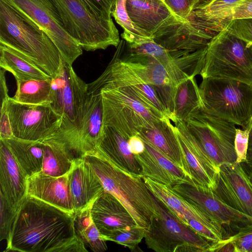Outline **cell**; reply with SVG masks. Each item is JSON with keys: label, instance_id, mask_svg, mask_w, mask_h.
I'll return each mask as SVG.
<instances>
[{"label": "cell", "instance_id": "1", "mask_svg": "<svg viewBox=\"0 0 252 252\" xmlns=\"http://www.w3.org/2000/svg\"><path fill=\"white\" fill-rule=\"evenodd\" d=\"M86 252L74 215L27 195L17 213L5 252Z\"/></svg>", "mask_w": 252, "mask_h": 252}, {"label": "cell", "instance_id": "2", "mask_svg": "<svg viewBox=\"0 0 252 252\" xmlns=\"http://www.w3.org/2000/svg\"><path fill=\"white\" fill-rule=\"evenodd\" d=\"M84 157L100 180L104 190L124 205L136 225L147 229L158 210V203L142 176L119 168L96 149Z\"/></svg>", "mask_w": 252, "mask_h": 252}, {"label": "cell", "instance_id": "3", "mask_svg": "<svg viewBox=\"0 0 252 252\" xmlns=\"http://www.w3.org/2000/svg\"><path fill=\"white\" fill-rule=\"evenodd\" d=\"M0 43L21 53L52 78L57 74L62 57L52 40L1 0Z\"/></svg>", "mask_w": 252, "mask_h": 252}, {"label": "cell", "instance_id": "4", "mask_svg": "<svg viewBox=\"0 0 252 252\" xmlns=\"http://www.w3.org/2000/svg\"><path fill=\"white\" fill-rule=\"evenodd\" d=\"M199 88L201 110L242 129L251 128L252 86L233 79L207 77L202 79Z\"/></svg>", "mask_w": 252, "mask_h": 252}, {"label": "cell", "instance_id": "5", "mask_svg": "<svg viewBox=\"0 0 252 252\" xmlns=\"http://www.w3.org/2000/svg\"><path fill=\"white\" fill-rule=\"evenodd\" d=\"M87 92L88 84L76 74L72 65L62 58L58 71L51 78L50 105L61 116L62 122L57 132L48 139L62 144L71 156Z\"/></svg>", "mask_w": 252, "mask_h": 252}, {"label": "cell", "instance_id": "6", "mask_svg": "<svg viewBox=\"0 0 252 252\" xmlns=\"http://www.w3.org/2000/svg\"><path fill=\"white\" fill-rule=\"evenodd\" d=\"M68 33L87 51L105 50L120 42L112 18L93 14L81 0H52Z\"/></svg>", "mask_w": 252, "mask_h": 252}, {"label": "cell", "instance_id": "7", "mask_svg": "<svg viewBox=\"0 0 252 252\" xmlns=\"http://www.w3.org/2000/svg\"><path fill=\"white\" fill-rule=\"evenodd\" d=\"M200 75L202 79L223 78L252 86V44L223 29L208 43Z\"/></svg>", "mask_w": 252, "mask_h": 252}, {"label": "cell", "instance_id": "8", "mask_svg": "<svg viewBox=\"0 0 252 252\" xmlns=\"http://www.w3.org/2000/svg\"><path fill=\"white\" fill-rule=\"evenodd\" d=\"M157 200L158 210L144 236L148 248L156 252H210L211 243L184 223Z\"/></svg>", "mask_w": 252, "mask_h": 252}, {"label": "cell", "instance_id": "9", "mask_svg": "<svg viewBox=\"0 0 252 252\" xmlns=\"http://www.w3.org/2000/svg\"><path fill=\"white\" fill-rule=\"evenodd\" d=\"M1 0L42 30L69 65L82 54L83 49L65 30L52 0Z\"/></svg>", "mask_w": 252, "mask_h": 252}, {"label": "cell", "instance_id": "10", "mask_svg": "<svg viewBox=\"0 0 252 252\" xmlns=\"http://www.w3.org/2000/svg\"><path fill=\"white\" fill-rule=\"evenodd\" d=\"M185 123L190 133L219 168L223 163L236 161L234 124L201 109Z\"/></svg>", "mask_w": 252, "mask_h": 252}, {"label": "cell", "instance_id": "11", "mask_svg": "<svg viewBox=\"0 0 252 252\" xmlns=\"http://www.w3.org/2000/svg\"><path fill=\"white\" fill-rule=\"evenodd\" d=\"M7 110L13 136L21 139L42 142L57 132L62 122L50 104H25L9 97Z\"/></svg>", "mask_w": 252, "mask_h": 252}, {"label": "cell", "instance_id": "12", "mask_svg": "<svg viewBox=\"0 0 252 252\" xmlns=\"http://www.w3.org/2000/svg\"><path fill=\"white\" fill-rule=\"evenodd\" d=\"M153 195L184 223L212 244L223 238L224 229L203 212L175 192L169 186L142 176Z\"/></svg>", "mask_w": 252, "mask_h": 252}, {"label": "cell", "instance_id": "13", "mask_svg": "<svg viewBox=\"0 0 252 252\" xmlns=\"http://www.w3.org/2000/svg\"><path fill=\"white\" fill-rule=\"evenodd\" d=\"M172 189L220 225L239 228L252 223V217L239 211L224 202L212 189L191 179L178 183Z\"/></svg>", "mask_w": 252, "mask_h": 252}, {"label": "cell", "instance_id": "14", "mask_svg": "<svg viewBox=\"0 0 252 252\" xmlns=\"http://www.w3.org/2000/svg\"><path fill=\"white\" fill-rule=\"evenodd\" d=\"M114 88L129 89L154 112L161 117H168L171 120L154 88L131 70L116 53L102 74L88 84V91L94 92Z\"/></svg>", "mask_w": 252, "mask_h": 252}, {"label": "cell", "instance_id": "15", "mask_svg": "<svg viewBox=\"0 0 252 252\" xmlns=\"http://www.w3.org/2000/svg\"><path fill=\"white\" fill-rule=\"evenodd\" d=\"M115 53L141 79L154 88L171 120L174 121L173 102L176 86L163 66L151 55L128 50L124 39L120 40Z\"/></svg>", "mask_w": 252, "mask_h": 252}, {"label": "cell", "instance_id": "16", "mask_svg": "<svg viewBox=\"0 0 252 252\" xmlns=\"http://www.w3.org/2000/svg\"><path fill=\"white\" fill-rule=\"evenodd\" d=\"M154 40L175 57L186 55L207 46L213 36L188 20L172 16L152 34Z\"/></svg>", "mask_w": 252, "mask_h": 252}, {"label": "cell", "instance_id": "17", "mask_svg": "<svg viewBox=\"0 0 252 252\" xmlns=\"http://www.w3.org/2000/svg\"><path fill=\"white\" fill-rule=\"evenodd\" d=\"M213 190L229 206L252 217V182L244 163L222 164Z\"/></svg>", "mask_w": 252, "mask_h": 252}, {"label": "cell", "instance_id": "18", "mask_svg": "<svg viewBox=\"0 0 252 252\" xmlns=\"http://www.w3.org/2000/svg\"><path fill=\"white\" fill-rule=\"evenodd\" d=\"M180 143L184 171L196 183L215 189L219 168L188 130L184 121L174 123Z\"/></svg>", "mask_w": 252, "mask_h": 252}, {"label": "cell", "instance_id": "19", "mask_svg": "<svg viewBox=\"0 0 252 252\" xmlns=\"http://www.w3.org/2000/svg\"><path fill=\"white\" fill-rule=\"evenodd\" d=\"M102 126L103 105L101 94L88 91L72 148V156L74 159L83 157L95 150Z\"/></svg>", "mask_w": 252, "mask_h": 252}, {"label": "cell", "instance_id": "20", "mask_svg": "<svg viewBox=\"0 0 252 252\" xmlns=\"http://www.w3.org/2000/svg\"><path fill=\"white\" fill-rule=\"evenodd\" d=\"M74 214L91 208L105 191L103 185L85 157L75 158L68 173Z\"/></svg>", "mask_w": 252, "mask_h": 252}, {"label": "cell", "instance_id": "21", "mask_svg": "<svg viewBox=\"0 0 252 252\" xmlns=\"http://www.w3.org/2000/svg\"><path fill=\"white\" fill-rule=\"evenodd\" d=\"M27 195L74 215L68 173L53 177L40 171L28 177Z\"/></svg>", "mask_w": 252, "mask_h": 252}, {"label": "cell", "instance_id": "22", "mask_svg": "<svg viewBox=\"0 0 252 252\" xmlns=\"http://www.w3.org/2000/svg\"><path fill=\"white\" fill-rule=\"evenodd\" d=\"M27 178L9 147L0 139V193L17 211L28 195Z\"/></svg>", "mask_w": 252, "mask_h": 252}, {"label": "cell", "instance_id": "23", "mask_svg": "<svg viewBox=\"0 0 252 252\" xmlns=\"http://www.w3.org/2000/svg\"><path fill=\"white\" fill-rule=\"evenodd\" d=\"M145 149L135 158L141 169L142 176L172 186L190 179L186 172L154 146L144 140Z\"/></svg>", "mask_w": 252, "mask_h": 252}, {"label": "cell", "instance_id": "24", "mask_svg": "<svg viewBox=\"0 0 252 252\" xmlns=\"http://www.w3.org/2000/svg\"><path fill=\"white\" fill-rule=\"evenodd\" d=\"M128 139L114 128L103 125L96 149L119 168L130 173L142 175L139 164L129 150Z\"/></svg>", "mask_w": 252, "mask_h": 252}, {"label": "cell", "instance_id": "25", "mask_svg": "<svg viewBox=\"0 0 252 252\" xmlns=\"http://www.w3.org/2000/svg\"><path fill=\"white\" fill-rule=\"evenodd\" d=\"M91 213L100 234L115 228L136 225L124 205L105 190L91 207Z\"/></svg>", "mask_w": 252, "mask_h": 252}, {"label": "cell", "instance_id": "26", "mask_svg": "<svg viewBox=\"0 0 252 252\" xmlns=\"http://www.w3.org/2000/svg\"><path fill=\"white\" fill-rule=\"evenodd\" d=\"M137 135L156 147L184 171L175 126L171 123L169 118L164 117L157 120L152 125L142 128Z\"/></svg>", "mask_w": 252, "mask_h": 252}, {"label": "cell", "instance_id": "27", "mask_svg": "<svg viewBox=\"0 0 252 252\" xmlns=\"http://www.w3.org/2000/svg\"><path fill=\"white\" fill-rule=\"evenodd\" d=\"M100 94L103 105V125L110 126L130 137L137 135L142 128L151 125L127 105L104 94Z\"/></svg>", "mask_w": 252, "mask_h": 252}, {"label": "cell", "instance_id": "28", "mask_svg": "<svg viewBox=\"0 0 252 252\" xmlns=\"http://www.w3.org/2000/svg\"><path fill=\"white\" fill-rule=\"evenodd\" d=\"M243 0H212L196 6L188 20L213 37L231 20L232 9Z\"/></svg>", "mask_w": 252, "mask_h": 252}, {"label": "cell", "instance_id": "29", "mask_svg": "<svg viewBox=\"0 0 252 252\" xmlns=\"http://www.w3.org/2000/svg\"><path fill=\"white\" fill-rule=\"evenodd\" d=\"M126 7L131 20L152 35L166 20L175 16L160 0H126Z\"/></svg>", "mask_w": 252, "mask_h": 252}, {"label": "cell", "instance_id": "30", "mask_svg": "<svg viewBox=\"0 0 252 252\" xmlns=\"http://www.w3.org/2000/svg\"><path fill=\"white\" fill-rule=\"evenodd\" d=\"M3 141L9 147L27 177L42 171L44 156L42 142L23 140L14 137Z\"/></svg>", "mask_w": 252, "mask_h": 252}, {"label": "cell", "instance_id": "31", "mask_svg": "<svg viewBox=\"0 0 252 252\" xmlns=\"http://www.w3.org/2000/svg\"><path fill=\"white\" fill-rule=\"evenodd\" d=\"M0 66L11 73L16 80H46L52 77L17 51L0 43Z\"/></svg>", "mask_w": 252, "mask_h": 252}, {"label": "cell", "instance_id": "32", "mask_svg": "<svg viewBox=\"0 0 252 252\" xmlns=\"http://www.w3.org/2000/svg\"><path fill=\"white\" fill-rule=\"evenodd\" d=\"M201 107L199 88L195 77L188 78L176 86L173 102L174 122L176 120L186 122Z\"/></svg>", "mask_w": 252, "mask_h": 252}, {"label": "cell", "instance_id": "33", "mask_svg": "<svg viewBox=\"0 0 252 252\" xmlns=\"http://www.w3.org/2000/svg\"><path fill=\"white\" fill-rule=\"evenodd\" d=\"M43 144L44 156L42 171L53 177L67 174L72 167L74 160L64 146L56 141L46 139Z\"/></svg>", "mask_w": 252, "mask_h": 252}, {"label": "cell", "instance_id": "34", "mask_svg": "<svg viewBox=\"0 0 252 252\" xmlns=\"http://www.w3.org/2000/svg\"><path fill=\"white\" fill-rule=\"evenodd\" d=\"M51 78L16 80L17 90L12 98L25 104H51Z\"/></svg>", "mask_w": 252, "mask_h": 252}, {"label": "cell", "instance_id": "35", "mask_svg": "<svg viewBox=\"0 0 252 252\" xmlns=\"http://www.w3.org/2000/svg\"><path fill=\"white\" fill-rule=\"evenodd\" d=\"M76 233L83 243L94 252H103L107 250L106 241L94 222L91 208L74 214Z\"/></svg>", "mask_w": 252, "mask_h": 252}, {"label": "cell", "instance_id": "36", "mask_svg": "<svg viewBox=\"0 0 252 252\" xmlns=\"http://www.w3.org/2000/svg\"><path fill=\"white\" fill-rule=\"evenodd\" d=\"M89 93L94 94L102 93L127 105L142 116L151 125H152L157 120L163 118L154 112L141 100L134 92L128 88H114L102 89Z\"/></svg>", "mask_w": 252, "mask_h": 252}, {"label": "cell", "instance_id": "37", "mask_svg": "<svg viewBox=\"0 0 252 252\" xmlns=\"http://www.w3.org/2000/svg\"><path fill=\"white\" fill-rule=\"evenodd\" d=\"M126 0H116L112 16L123 28L121 37L128 43H139L153 40L152 35L135 25L129 17L126 7Z\"/></svg>", "mask_w": 252, "mask_h": 252}, {"label": "cell", "instance_id": "38", "mask_svg": "<svg viewBox=\"0 0 252 252\" xmlns=\"http://www.w3.org/2000/svg\"><path fill=\"white\" fill-rule=\"evenodd\" d=\"M210 252H252V223L240 227L235 234L212 244Z\"/></svg>", "mask_w": 252, "mask_h": 252}, {"label": "cell", "instance_id": "39", "mask_svg": "<svg viewBox=\"0 0 252 252\" xmlns=\"http://www.w3.org/2000/svg\"><path fill=\"white\" fill-rule=\"evenodd\" d=\"M146 230L135 225L109 230L101 235L105 241L114 242L133 251L138 248V244L144 238Z\"/></svg>", "mask_w": 252, "mask_h": 252}, {"label": "cell", "instance_id": "40", "mask_svg": "<svg viewBox=\"0 0 252 252\" xmlns=\"http://www.w3.org/2000/svg\"><path fill=\"white\" fill-rule=\"evenodd\" d=\"M0 240H5L7 244L10 240L18 211L10 205L0 193Z\"/></svg>", "mask_w": 252, "mask_h": 252}, {"label": "cell", "instance_id": "41", "mask_svg": "<svg viewBox=\"0 0 252 252\" xmlns=\"http://www.w3.org/2000/svg\"><path fill=\"white\" fill-rule=\"evenodd\" d=\"M224 29L235 37L252 44V18L231 20Z\"/></svg>", "mask_w": 252, "mask_h": 252}, {"label": "cell", "instance_id": "42", "mask_svg": "<svg viewBox=\"0 0 252 252\" xmlns=\"http://www.w3.org/2000/svg\"><path fill=\"white\" fill-rule=\"evenodd\" d=\"M251 128H236L234 148L236 156L235 162L244 163L247 161Z\"/></svg>", "mask_w": 252, "mask_h": 252}, {"label": "cell", "instance_id": "43", "mask_svg": "<svg viewBox=\"0 0 252 252\" xmlns=\"http://www.w3.org/2000/svg\"><path fill=\"white\" fill-rule=\"evenodd\" d=\"M94 14L106 19L112 18L116 0H81Z\"/></svg>", "mask_w": 252, "mask_h": 252}, {"label": "cell", "instance_id": "44", "mask_svg": "<svg viewBox=\"0 0 252 252\" xmlns=\"http://www.w3.org/2000/svg\"><path fill=\"white\" fill-rule=\"evenodd\" d=\"M164 3L175 16L183 20H188L197 6L195 0H164Z\"/></svg>", "mask_w": 252, "mask_h": 252}, {"label": "cell", "instance_id": "45", "mask_svg": "<svg viewBox=\"0 0 252 252\" xmlns=\"http://www.w3.org/2000/svg\"><path fill=\"white\" fill-rule=\"evenodd\" d=\"M7 100L0 103V139L3 140L13 137L7 110Z\"/></svg>", "mask_w": 252, "mask_h": 252}, {"label": "cell", "instance_id": "46", "mask_svg": "<svg viewBox=\"0 0 252 252\" xmlns=\"http://www.w3.org/2000/svg\"><path fill=\"white\" fill-rule=\"evenodd\" d=\"M249 18H252V0H243L232 9L231 20Z\"/></svg>", "mask_w": 252, "mask_h": 252}, {"label": "cell", "instance_id": "47", "mask_svg": "<svg viewBox=\"0 0 252 252\" xmlns=\"http://www.w3.org/2000/svg\"><path fill=\"white\" fill-rule=\"evenodd\" d=\"M127 143L129 150L134 156L140 155L145 151L144 142L138 135L129 137Z\"/></svg>", "mask_w": 252, "mask_h": 252}, {"label": "cell", "instance_id": "48", "mask_svg": "<svg viewBox=\"0 0 252 252\" xmlns=\"http://www.w3.org/2000/svg\"><path fill=\"white\" fill-rule=\"evenodd\" d=\"M6 70L0 69V103L6 100L9 97L8 94V89L6 85L4 72Z\"/></svg>", "mask_w": 252, "mask_h": 252}, {"label": "cell", "instance_id": "49", "mask_svg": "<svg viewBox=\"0 0 252 252\" xmlns=\"http://www.w3.org/2000/svg\"><path fill=\"white\" fill-rule=\"evenodd\" d=\"M245 163L247 165L252 168V141H249L247 153V161Z\"/></svg>", "mask_w": 252, "mask_h": 252}, {"label": "cell", "instance_id": "50", "mask_svg": "<svg viewBox=\"0 0 252 252\" xmlns=\"http://www.w3.org/2000/svg\"><path fill=\"white\" fill-rule=\"evenodd\" d=\"M244 163L247 169V170L250 177L251 180L252 182V168L247 165L245 163Z\"/></svg>", "mask_w": 252, "mask_h": 252}, {"label": "cell", "instance_id": "51", "mask_svg": "<svg viewBox=\"0 0 252 252\" xmlns=\"http://www.w3.org/2000/svg\"><path fill=\"white\" fill-rule=\"evenodd\" d=\"M197 3V6L199 5L203 4L206 3L212 0H195Z\"/></svg>", "mask_w": 252, "mask_h": 252}, {"label": "cell", "instance_id": "52", "mask_svg": "<svg viewBox=\"0 0 252 252\" xmlns=\"http://www.w3.org/2000/svg\"><path fill=\"white\" fill-rule=\"evenodd\" d=\"M252 141V118L251 120V129L250 133V137H249V141Z\"/></svg>", "mask_w": 252, "mask_h": 252}, {"label": "cell", "instance_id": "53", "mask_svg": "<svg viewBox=\"0 0 252 252\" xmlns=\"http://www.w3.org/2000/svg\"><path fill=\"white\" fill-rule=\"evenodd\" d=\"M164 2V0H160Z\"/></svg>", "mask_w": 252, "mask_h": 252}]
</instances>
